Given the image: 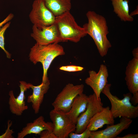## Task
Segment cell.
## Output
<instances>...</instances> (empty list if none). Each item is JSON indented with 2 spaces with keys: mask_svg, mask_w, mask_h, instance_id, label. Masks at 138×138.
<instances>
[{
  "mask_svg": "<svg viewBox=\"0 0 138 138\" xmlns=\"http://www.w3.org/2000/svg\"><path fill=\"white\" fill-rule=\"evenodd\" d=\"M39 135L40 138H57L53 131L48 130L42 131Z\"/></svg>",
  "mask_w": 138,
  "mask_h": 138,
  "instance_id": "cell-24",
  "label": "cell"
},
{
  "mask_svg": "<svg viewBox=\"0 0 138 138\" xmlns=\"http://www.w3.org/2000/svg\"><path fill=\"white\" fill-rule=\"evenodd\" d=\"M14 16V15L12 13L9 14L2 21L0 22V27L12 19Z\"/></svg>",
  "mask_w": 138,
  "mask_h": 138,
  "instance_id": "cell-25",
  "label": "cell"
},
{
  "mask_svg": "<svg viewBox=\"0 0 138 138\" xmlns=\"http://www.w3.org/2000/svg\"><path fill=\"white\" fill-rule=\"evenodd\" d=\"M65 54L63 48L58 43L45 45L36 43L31 48L29 54L30 60L35 64L40 62L42 66V82H45L49 79L47 72L53 60L58 56Z\"/></svg>",
  "mask_w": 138,
  "mask_h": 138,
  "instance_id": "cell-2",
  "label": "cell"
},
{
  "mask_svg": "<svg viewBox=\"0 0 138 138\" xmlns=\"http://www.w3.org/2000/svg\"><path fill=\"white\" fill-rule=\"evenodd\" d=\"M47 7L55 16L70 12L72 7L71 0H43Z\"/></svg>",
  "mask_w": 138,
  "mask_h": 138,
  "instance_id": "cell-18",
  "label": "cell"
},
{
  "mask_svg": "<svg viewBox=\"0 0 138 138\" xmlns=\"http://www.w3.org/2000/svg\"><path fill=\"white\" fill-rule=\"evenodd\" d=\"M88 101V96L83 93L75 99L70 111L66 112L73 122L76 124L79 116L86 109Z\"/></svg>",
  "mask_w": 138,
  "mask_h": 138,
  "instance_id": "cell-17",
  "label": "cell"
},
{
  "mask_svg": "<svg viewBox=\"0 0 138 138\" xmlns=\"http://www.w3.org/2000/svg\"><path fill=\"white\" fill-rule=\"evenodd\" d=\"M103 105L101 100L97 99L94 93L88 96L86 109L77 119L75 132L80 133L84 131L91 119L96 113L103 109Z\"/></svg>",
  "mask_w": 138,
  "mask_h": 138,
  "instance_id": "cell-8",
  "label": "cell"
},
{
  "mask_svg": "<svg viewBox=\"0 0 138 138\" xmlns=\"http://www.w3.org/2000/svg\"><path fill=\"white\" fill-rule=\"evenodd\" d=\"M32 29L31 36L38 44L45 45L62 42L55 23L41 28L33 25Z\"/></svg>",
  "mask_w": 138,
  "mask_h": 138,
  "instance_id": "cell-9",
  "label": "cell"
},
{
  "mask_svg": "<svg viewBox=\"0 0 138 138\" xmlns=\"http://www.w3.org/2000/svg\"><path fill=\"white\" fill-rule=\"evenodd\" d=\"M114 119L109 107H103L91 119L87 128L90 131H97L105 124H114Z\"/></svg>",
  "mask_w": 138,
  "mask_h": 138,
  "instance_id": "cell-16",
  "label": "cell"
},
{
  "mask_svg": "<svg viewBox=\"0 0 138 138\" xmlns=\"http://www.w3.org/2000/svg\"><path fill=\"white\" fill-rule=\"evenodd\" d=\"M84 69L82 67L75 65L62 66L59 68L60 70L70 72L80 71Z\"/></svg>",
  "mask_w": 138,
  "mask_h": 138,
  "instance_id": "cell-22",
  "label": "cell"
},
{
  "mask_svg": "<svg viewBox=\"0 0 138 138\" xmlns=\"http://www.w3.org/2000/svg\"><path fill=\"white\" fill-rule=\"evenodd\" d=\"M138 14V7H137L136 9L134 11L132 12L131 14H130V16L132 17L134 15H135Z\"/></svg>",
  "mask_w": 138,
  "mask_h": 138,
  "instance_id": "cell-28",
  "label": "cell"
},
{
  "mask_svg": "<svg viewBox=\"0 0 138 138\" xmlns=\"http://www.w3.org/2000/svg\"><path fill=\"white\" fill-rule=\"evenodd\" d=\"M110 84H107L101 91L109 99L111 105L110 110L114 119L125 117L130 119L138 117V106H135L130 100L132 96L130 92L123 95L124 98L120 99L112 95L110 92Z\"/></svg>",
  "mask_w": 138,
  "mask_h": 138,
  "instance_id": "cell-3",
  "label": "cell"
},
{
  "mask_svg": "<svg viewBox=\"0 0 138 138\" xmlns=\"http://www.w3.org/2000/svg\"><path fill=\"white\" fill-rule=\"evenodd\" d=\"M10 24V22H8L3 27H0V47L6 53L7 57L9 59L11 58V55L5 48L4 34L6 29L9 27Z\"/></svg>",
  "mask_w": 138,
  "mask_h": 138,
  "instance_id": "cell-20",
  "label": "cell"
},
{
  "mask_svg": "<svg viewBox=\"0 0 138 138\" xmlns=\"http://www.w3.org/2000/svg\"><path fill=\"white\" fill-rule=\"evenodd\" d=\"M89 76L85 80V83L93 89L97 99L101 100L100 95L107 84L109 74L106 66L103 64L100 65L98 73L94 70H90Z\"/></svg>",
  "mask_w": 138,
  "mask_h": 138,
  "instance_id": "cell-10",
  "label": "cell"
},
{
  "mask_svg": "<svg viewBox=\"0 0 138 138\" xmlns=\"http://www.w3.org/2000/svg\"><path fill=\"white\" fill-rule=\"evenodd\" d=\"M29 17L33 25L39 28L55 23L56 17L47 7L43 0H34Z\"/></svg>",
  "mask_w": 138,
  "mask_h": 138,
  "instance_id": "cell-7",
  "label": "cell"
},
{
  "mask_svg": "<svg viewBox=\"0 0 138 138\" xmlns=\"http://www.w3.org/2000/svg\"><path fill=\"white\" fill-rule=\"evenodd\" d=\"M117 138H138V134L130 133L122 137L117 136Z\"/></svg>",
  "mask_w": 138,
  "mask_h": 138,
  "instance_id": "cell-27",
  "label": "cell"
},
{
  "mask_svg": "<svg viewBox=\"0 0 138 138\" xmlns=\"http://www.w3.org/2000/svg\"><path fill=\"white\" fill-rule=\"evenodd\" d=\"M133 106H135L138 103V93L133 95L130 100Z\"/></svg>",
  "mask_w": 138,
  "mask_h": 138,
  "instance_id": "cell-26",
  "label": "cell"
},
{
  "mask_svg": "<svg viewBox=\"0 0 138 138\" xmlns=\"http://www.w3.org/2000/svg\"><path fill=\"white\" fill-rule=\"evenodd\" d=\"M84 88L82 84L74 85L69 83L66 84L52 103L54 109L65 112H68L75 98L83 93Z\"/></svg>",
  "mask_w": 138,
  "mask_h": 138,
  "instance_id": "cell-5",
  "label": "cell"
},
{
  "mask_svg": "<svg viewBox=\"0 0 138 138\" xmlns=\"http://www.w3.org/2000/svg\"><path fill=\"white\" fill-rule=\"evenodd\" d=\"M12 124V121L10 120H8L7 122V128L4 133L0 135V138H13L14 136L12 134L14 132L13 129H10V127Z\"/></svg>",
  "mask_w": 138,
  "mask_h": 138,
  "instance_id": "cell-23",
  "label": "cell"
},
{
  "mask_svg": "<svg viewBox=\"0 0 138 138\" xmlns=\"http://www.w3.org/2000/svg\"><path fill=\"white\" fill-rule=\"evenodd\" d=\"M20 92L18 96L15 98L13 90L9 91L8 101L10 110L12 113L17 116L21 115L23 112L28 109L25 101V92L30 88L32 84L24 81H19Z\"/></svg>",
  "mask_w": 138,
  "mask_h": 138,
  "instance_id": "cell-12",
  "label": "cell"
},
{
  "mask_svg": "<svg viewBox=\"0 0 138 138\" xmlns=\"http://www.w3.org/2000/svg\"><path fill=\"white\" fill-rule=\"evenodd\" d=\"M133 58L126 67L125 78L130 92L133 94L138 93V48L132 51Z\"/></svg>",
  "mask_w": 138,
  "mask_h": 138,
  "instance_id": "cell-11",
  "label": "cell"
},
{
  "mask_svg": "<svg viewBox=\"0 0 138 138\" xmlns=\"http://www.w3.org/2000/svg\"><path fill=\"white\" fill-rule=\"evenodd\" d=\"M120 122L116 124L107 125L104 129L91 131L89 138H114L124 130L128 129L132 123V119L121 117Z\"/></svg>",
  "mask_w": 138,
  "mask_h": 138,
  "instance_id": "cell-13",
  "label": "cell"
},
{
  "mask_svg": "<svg viewBox=\"0 0 138 138\" xmlns=\"http://www.w3.org/2000/svg\"><path fill=\"white\" fill-rule=\"evenodd\" d=\"M90 131L88 129H86L82 133H77L72 132L69 135L68 137L70 138H89Z\"/></svg>",
  "mask_w": 138,
  "mask_h": 138,
  "instance_id": "cell-21",
  "label": "cell"
},
{
  "mask_svg": "<svg viewBox=\"0 0 138 138\" xmlns=\"http://www.w3.org/2000/svg\"><path fill=\"white\" fill-rule=\"evenodd\" d=\"M86 15L88 22L83 27L93 39L100 55L103 57L112 46L107 37L109 31L106 19L94 11H88Z\"/></svg>",
  "mask_w": 138,
  "mask_h": 138,
  "instance_id": "cell-1",
  "label": "cell"
},
{
  "mask_svg": "<svg viewBox=\"0 0 138 138\" xmlns=\"http://www.w3.org/2000/svg\"><path fill=\"white\" fill-rule=\"evenodd\" d=\"M53 125V132L57 138H67L69 134L75 132L76 124L70 118L66 112L54 109L49 113Z\"/></svg>",
  "mask_w": 138,
  "mask_h": 138,
  "instance_id": "cell-6",
  "label": "cell"
},
{
  "mask_svg": "<svg viewBox=\"0 0 138 138\" xmlns=\"http://www.w3.org/2000/svg\"><path fill=\"white\" fill-rule=\"evenodd\" d=\"M50 84L49 79L45 82H42L40 84L37 86L31 84L30 88L32 90V93L28 96L27 101L28 103H31L32 108L35 114L39 112L44 95L47 92Z\"/></svg>",
  "mask_w": 138,
  "mask_h": 138,
  "instance_id": "cell-15",
  "label": "cell"
},
{
  "mask_svg": "<svg viewBox=\"0 0 138 138\" xmlns=\"http://www.w3.org/2000/svg\"><path fill=\"white\" fill-rule=\"evenodd\" d=\"M113 11L122 21L132 22L134 18L129 13V0H111Z\"/></svg>",
  "mask_w": 138,
  "mask_h": 138,
  "instance_id": "cell-19",
  "label": "cell"
},
{
  "mask_svg": "<svg viewBox=\"0 0 138 138\" xmlns=\"http://www.w3.org/2000/svg\"><path fill=\"white\" fill-rule=\"evenodd\" d=\"M53 125L52 122H46L43 116H40L33 122L27 123L26 126L17 134V138H24L31 134H38L42 131L48 130L53 131Z\"/></svg>",
  "mask_w": 138,
  "mask_h": 138,
  "instance_id": "cell-14",
  "label": "cell"
},
{
  "mask_svg": "<svg viewBox=\"0 0 138 138\" xmlns=\"http://www.w3.org/2000/svg\"><path fill=\"white\" fill-rule=\"evenodd\" d=\"M55 23L59 31L62 42H79L87 34L84 29L77 24L70 12L56 17Z\"/></svg>",
  "mask_w": 138,
  "mask_h": 138,
  "instance_id": "cell-4",
  "label": "cell"
}]
</instances>
